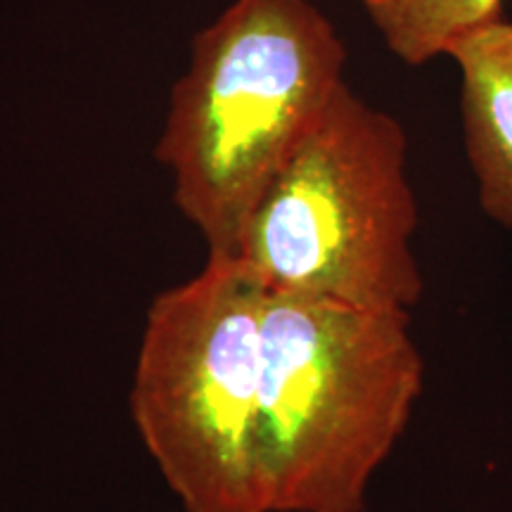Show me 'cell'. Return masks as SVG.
Returning a JSON list of instances; mask_svg holds the SVG:
<instances>
[{
	"label": "cell",
	"instance_id": "6da1fadb",
	"mask_svg": "<svg viewBox=\"0 0 512 512\" xmlns=\"http://www.w3.org/2000/svg\"><path fill=\"white\" fill-rule=\"evenodd\" d=\"M411 313L266 294L254 470L264 512H363L418 406Z\"/></svg>",
	"mask_w": 512,
	"mask_h": 512
},
{
	"label": "cell",
	"instance_id": "7a4b0ae2",
	"mask_svg": "<svg viewBox=\"0 0 512 512\" xmlns=\"http://www.w3.org/2000/svg\"><path fill=\"white\" fill-rule=\"evenodd\" d=\"M344 64L311 0H233L192 38L155 157L209 254H235L261 192L347 83Z\"/></svg>",
	"mask_w": 512,
	"mask_h": 512
},
{
	"label": "cell",
	"instance_id": "3957f363",
	"mask_svg": "<svg viewBox=\"0 0 512 512\" xmlns=\"http://www.w3.org/2000/svg\"><path fill=\"white\" fill-rule=\"evenodd\" d=\"M406 131L344 83L256 200L238 256L266 294L411 313L422 273Z\"/></svg>",
	"mask_w": 512,
	"mask_h": 512
},
{
	"label": "cell",
	"instance_id": "277c9868",
	"mask_svg": "<svg viewBox=\"0 0 512 512\" xmlns=\"http://www.w3.org/2000/svg\"><path fill=\"white\" fill-rule=\"evenodd\" d=\"M264 304L238 256L209 254L147 309L128 406L185 512H264L254 470Z\"/></svg>",
	"mask_w": 512,
	"mask_h": 512
},
{
	"label": "cell",
	"instance_id": "5b68a950",
	"mask_svg": "<svg viewBox=\"0 0 512 512\" xmlns=\"http://www.w3.org/2000/svg\"><path fill=\"white\" fill-rule=\"evenodd\" d=\"M460 69V117L479 204L512 230V19L460 38L448 53Z\"/></svg>",
	"mask_w": 512,
	"mask_h": 512
},
{
	"label": "cell",
	"instance_id": "8992f818",
	"mask_svg": "<svg viewBox=\"0 0 512 512\" xmlns=\"http://www.w3.org/2000/svg\"><path fill=\"white\" fill-rule=\"evenodd\" d=\"M408 67L448 57L460 38L503 19V0H356Z\"/></svg>",
	"mask_w": 512,
	"mask_h": 512
}]
</instances>
